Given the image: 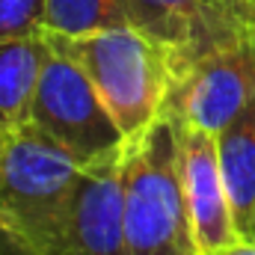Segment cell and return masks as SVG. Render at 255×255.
<instances>
[{"mask_svg": "<svg viewBox=\"0 0 255 255\" xmlns=\"http://www.w3.org/2000/svg\"><path fill=\"white\" fill-rule=\"evenodd\" d=\"M122 190L128 255H196L181 122L172 110L125 136Z\"/></svg>", "mask_w": 255, "mask_h": 255, "instance_id": "6da1fadb", "label": "cell"}, {"mask_svg": "<svg viewBox=\"0 0 255 255\" xmlns=\"http://www.w3.org/2000/svg\"><path fill=\"white\" fill-rule=\"evenodd\" d=\"M45 36L89 74L125 136L136 133L166 110L175 80L169 54L133 24L83 36Z\"/></svg>", "mask_w": 255, "mask_h": 255, "instance_id": "7a4b0ae2", "label": "cell"}, {"mask_svg": "<svg viewBox=\"0 0 255 255\" xmlns=\"http://www.w3.org/2000/svg\"><path fill=\"white\" fill-rule=\"evenodd\" d=\"M80 166L39 128L27 125L9 136L0 157V235L15 255L48 250Z\"/></svg>", "mask_w": 255, "mask_h": 255, "instance_id": "3957f363", "label": "cell"}, {"mask_svg": "<svg viewBox=\"0 0 255 255\" xmlns=\"http://www.w3.org/2000/svg\"><path fill=\"white\" fill-rule=\"evenodd\" d=\"M30 125L63 145L83 166L125 142V133L113 122L89 74L54 45L39 80Z\"/></svg>", "mask_w": 255, "mask_h": 255, "instance_id": "277c9868", "label": "cell"}, {"mask_svg": "<svg viewBox=\"0 0 255 255\" xmlns=\"http://www.w3.org/2000/svg\"><path fill=\"white\" fill-rule=\"evenodd\" d=\"M255 98V24L202 51L172 80L166 110L220 133Z\"/></svg>", "mask_w": 255, "mask_h": 255, "instance_id": "5b68a950", "label": "cell"}, {"mask_svg": "<svg viewBox=\"0 0 255 255\" xmlns=\"http://www.w3.org/2000/svg\"><path fill=\"white\" fill-rule=\"evenodd\" d=\"M122 157L125 142L80 166L63 223L42 255H128Z\"/></svg>", "mask_w": 255, "mask_h": 255, "instance_id": "8992f818", "label": "cell"}, {"mask_svg": "<svg viewBox=\"0 0 255 255\" xmlns=\"http://www.w3.org/2000/svg\"><path fill=\"white\" fill-rule=\"evenodd\" d=\"M130 24L166 48L172 77L217 42L255 24V0H130Z\"/></svg>", "mask_w": 255, "mask_h": 255, "instance_id": "52a82bcc", "label": "cell"}, {"mask_svg": "<svg viewBox=\"0 0 255 255\" xmlns=\"http://www.w3.org/2000/svg\"><path fill=\"white\" fill-rule=\"evenodd\" d=\"M181 142H184V190H187L196 255H214L232 247L235 241H244L235 226L232 199L223 178L217 133L181 122Z\"/></svg>", "mask_w": 255, "mask_h": 255, "instance_id": "ba28073f", "label": "cell"}, {"mask_svg": "<svg viewBox=\"0 0 255 255\" xmlns=\"http://www.w3.org/2000/svg\"><path fill=\"white\" fill-rule=\"evenodd\" d=\"M51 54L45 33L0 39V125L9 133L33 122V101Z\"/></svg>", "mask_w": 255, "mask_h": 255, "instance_id": "9c48e42d", "label": "cell"}, {"mask_svg": "<svg viewBox=\"0 0 255 255\" xmlns=\"http://www.w3.org/2000/svg\"><path fill=\"white\" fill-rule=\"evenodd\" d=\"M223 178L229 187L235 226L244 241H253L255 223V98L217 133Z\"/></svg>", "mask_w": 255, "mask_h": 255, "instance_id": "30bf717a", "label": "cell"}, {"mask_svg": "<svg viewBox=\"0 0 255 255\" xmlns=\"http://www.w3.org/2000/svg\"><path fill=\"white\" fill-rule=\"evenodd\" d=\"M130 24V0H48L45 33L83 36Z\"/></svg>", "mask_w": 255, "mask_h": 255, "instance_id": "8fae6325", "label": "cell"}, {"mask_svg": "<svg viewBox=\"0 0 255 255\" xmlns=\"http://www.w3.org/2000/svg\"><path fill=\"white\" fill-rule=\"evenodd\" d=\"M48 0H0V39L45 33Z\"/></svg>", "mask_w": 255, "mask_h": 255, "instance_id": "7c38bea8", "label": "cell"}, {"mask_svg": "<svg viewBox=\"0 0 255 255\" xmlns=\"http://www.w3.org/2000/svg\"><path fill=\"white\" fill-rule=\"evenodd\" d=\"M214 255H255V241H235L232 247H226Z\"/></svg>", "mask_w": 255, "mask_h": 255, "instance_id": "4fadbf2b", "label": "cell"}, {"mask_svg": "<svg viewBox=\"0 0 255 255\" xmlns=\"http://www.w3.org/2000/svg\"><path fill=\"white\" fill-rule=\"evenodd\" d=\"M9 136H12V133L0 125V157H3V151H6V145H9Z\"/></svg>", "mask_w": 255, "mask_h": 255, "instance_id": "5bb4252c", "label": "cell"}, {"mask_svg": "<svg viewBox=\"0 0 255 255\" xmlns=\"http://www.w3.org/2000/svg\"><path fill=\"white\" fill-rule=\"evenodd\" d=\"M253 241H255V223H253Z\"/></svg>", "mask_w": 255, "mask_h": 255, "instance_id": "9a60e30c", "label": "cell"}]
</instances>
